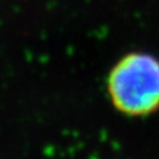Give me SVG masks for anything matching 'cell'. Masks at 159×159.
Here are the masks:
<instances>
[{"label":"cell","mask_w":159,"mask_h":159,"mask_svg":"<svg viewBox=\"0 0 159 159\" xmlns=\"http://www.w3.org/2000/svg\"><path fill=\"white\" fill-rule=\"evenodd\" d=\"M106 94L114 110L129 118L159 111V57L131 51L121 56L106 76Z\"/></svg>","instance_id":"cell-1"}]
</instances>
